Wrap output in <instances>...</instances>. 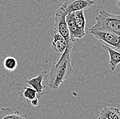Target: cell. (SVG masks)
<instances>
[{"label": "cell", "mask_w": 120, "mask_h": 119, "mask_svg": "<svg viewBox=\"0 0 120 119\" xmlns=\"http://www.w3.org/2000/svg\"><path fill=\"white\" fill-rule=\"evenodd\" d=\"M72 47H68L60 58L53 63L49 75V87L51 90H57L64 82L73 73L70 61Z\"/></svg>", "instance_id": "1"}, {"label": "cell", "mask_w": 120, "mask_h": 119, "mask_svg": "<svg viewBox=\"0 0 120 119\" xmlns=\"http://www.w3.org/2000/svg\"><path fill=\"white\" fill-rule=\"evenodd\" d=\"M92 27L111 32L120 36V15L101 10L96 16V23Z\"/></svg>", "instance_id": "2"}, {"label": "cell", "mask_w": 120, "mask_h": 119, "mask_svg": "<svg viewBox=\"0 0 120 119\" xmlns=\"http://www.w3.org/2000/svg\"><path fill=\"white\" fill-rule=\"evenodd\" d=\"M67 13L62 5L61 4L57 8L55 14V25L54 30L55 33H58L61 34L67 43L68 47H72L73 46V42L71 40L70 32L68 29L66 16Z\"/></svg>", "instance_id": "3"}, {"label": "cell", "mask_w": 120, "mask_h": 119, "mask_svg": "<svg viewBox=\"0 0 120 119\" xmlns=\"http://www.w3.org/2000/svg\"><path fill=\"white\" fill-rule=\"evenodd\" d=\"M89 32L94 35L102 45L115 48L120 52V36L107 30H100L91 27Z\"/></svg>", "instance_id": "4"}, {"label": "cell", "mask_w": 120, "mask_h": 119, "mask_svg": "<svg viewBox=\"0 0 120 119\" xmlns=\"http://www.w3.org/2000/svg\"><path fill=\"white\" fill-rule=\"evenodd\" d=\"M95 1L93 0H66L61 4L67 15L77 10H86L93 6Z\"/></svg>", "instance_id": "5"}, {"label": "cell", "mask_w": 120, "mask_h": 119, "mask_svg": "<svg viewBox=\"0 0 120 119\" xmlns=\"http://www.w3.org/2000/svg\"><path fill=\"white\" fill-rule=\"evenodd\" d=\"M66 22H67L68 29L70 32V38L71 40L74 43L75 41V39H81L85 36V31H82L80 30L75 21L74 18V12L68 13L66 16Z\"/></svg>", "instance_id": "6"}, {"label": "cell", "mask_w": 120, "mask_h": 119, "mask_svg": "<svg viewBox=\"0 0 120 119\" xmlns=\"http://www.w3.org/2000/svg\"><path fill=\"white\" fill-rule=\"evenodd\" d=\"M46 77H47L46 72L44 71L41 72L36 77L30 78L26 80L27 84H29L31 88L36 90L38 93V98L41 97L45 94L46 86L42 83V82Z\"/></svg>", "instance_id": "7"}, {"label": "cell", "mask_w": 120, "mask_h": 119, "mask_svg": "<svg viewBox=\"0 0 120 119\" xmlns=\"http://www.w3.org/2000/svg\"><path fill=\"white\" fill-rule=\"evenodd\" d=\"M67 43L64 38L58 33L54 34L52 36V49L54 52L59 53H63L67 48Z\"/></svg>", "instance_id": "8"}, {"label": "cell", "mask_w": 120, "mask_h": 119, "mask_svg": "<svg viewBox=\"0 0 120 119\" xmlns=\"http://www.w3.org/2000/svg\"><path fill=\"white\" fill-rule=\"evenodd\" d=\"M102 47L109 54L110 60L109 61V64L111 70L115 71L117 64L120 63V52L106 45H102Z\"/></svg>", "instance_id": "9"}, {"label": "cell", "mask_w": 120, "mask_h": 119, "mask_svg": "<svg viewBox=\"0 0 120 119\" xmlns=\"http://www.w3.org/2000/svg\"><path fill=\"white\" fill-rule=\"evenodd\" d=\"M100 116L109 119H120V110L117 107L105 106L100 111Z\"/></svg>", "instance_id": "10"}, {"label": "cell", "mask_w": 120, "mask_h": 119, "mask_svg": "<svg viewBox=\"0 0 120 119\" xmlns=\"http://www.w3.org/2000/svg\"><path fill=\"white\" fill-rule=\"evenodd\" d=\"M22 100H25L27 102H30L34 99L38 98V93L36 90L31 87H25L19 93Z\"/></svg>", "instance_id": "11"}, {"label": "cell", "mask_w": 120, "mask_h": 119, "mask_svg": "<svg viewBox=\"0 0 120 119\" xmlns=\"http://www.w3.org/2000/svg\"><path fill=\"white\" fill-rule=\"evenodd\" d=\"M74 18L77 27L80 30L85 31L86 20L84 15V10H77L74 12Z\"/></svg>", "instance_id": "12"}, {"label": "cell", "mask_w": 120, "mask_h": 119, "mask_svg": "<svg viewBox=\"0 0 120 119\" xmlns=\"http://www.w3.org/2000/svg\"><path fill=\"white\" fill-rule=\"evenodd\" d=\"M4 65L5 68L7 69L8 71H15L17 67V60L12 56H9L4 60Z\"/></svg>", "instance_id": "13"}, {"label": "cell", "mask_w": 120, "mask_h": 119, "mask_svg": "<svg viewBox=\"0 0 120 119\" xmlns=\"http://www.w3.org/2000/svg\"><path fill=\"white\" fill-rule=\"evenodd\" d=\"M4 119H28L27 114H21L19 111L16 110L6 115Z\"/></svg>", "instance_id": "14"}, {"label": "cell", "mask_w": 120, "mask_h": 119, "mask_svg": "<svg viewBox=\"0 0 120 119\" xmlns=\"http://www.w3.org/2000/svg\"><path fill=\"white\" fill-rule=\"evenodd\" d=\"M13 110L10 107H2L0 110V119H4V118L9 114L13 112Z\"/></svg>", "instance_id": "15"}, {"label": "cell", "mask_w": 120, "mask_h": 119, "mask_svg": "<svg viewBox=\"0 0 120 119\" xmlns=\"http://www.w3.org/2000/svg\"><path fill=\"white\" fill-rule=\"evenodd\" d=\"M31 104L32 105V106H34V107H36V106H38V104H39L38 98H36V99H34V100H32V101H31Z\"/></svg>", "instance_id": "16"}, {"label": "cell", "mask_w": 120, "mask_h": 119, "mask_svg": "<svg viewBox=\"0 0 120 119\" xmlns=\"http://www.w3.org/2000/svg\"><path fill=\"white\" fill-rule=\"evenodd\" d=\"M116 6L120 8V0H117L116 1Z\"/></svg>", "instance_id": "17"}, {"label": "cell", "mask_w": 120, "mask_h": 119, "mask_svg": "<svg viewBox=\"0 0 120 119\" xmlns=\"http://www.w3.org/2000/svg\"><path fill=\"white\" fill-rule=\"evenodd\" d=\"M98 119H108V118H106V117H102V116H99V117L98 118Z\"/></svg>", "instance_id": "18"}]
</instances>
